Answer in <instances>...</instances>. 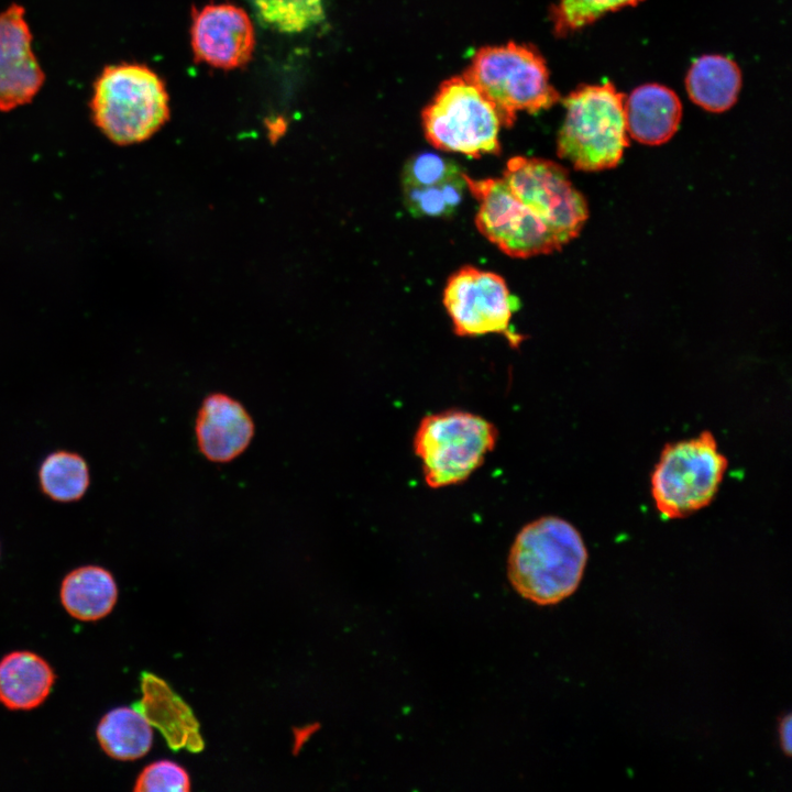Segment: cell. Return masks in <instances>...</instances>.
Returning <instances> with one entry per match:
<instances>
[{
	"mask_svg": "<svg viewBox=\"0 0 792 792\" xmlns=\"http://www.w3.org/2000/svg\"><path fill=\"white\" fill-rule=\"evenodd\" d=\"M587 558L585 542L571 522L543 516L517 534L508 554L507 576L521 597L539 606L556 605L578 590Z\"/></svg>",
	"mask_w": 792,
	"mask_h": 792,
	"instance_id": "cell-1",
	"label": "cell"
},
{
	"mask_svg": "<svg viewBox=\"0 0 792 792\" xmlns=\"http://www.w3.org/2000/svg\"><path fill=\"white\" fill-rule=\"evenodd\" d=\"M95 124L112 142H143L169 118V97L162 78L145 65L107 66L97 78L90 100Z\"/></svg>",
	"mask_w": 792,
	"mask_h": 792,
	"instance_id": "cell-2",
	"label": "cell"
},
{
	"mask_svg": "<svg viewBox=\"0 0 792 792\" xmlns=\"http://www.w3.org/2000/svg\"><path fill=\"white\" fill-rule=\"evenodd\" d=\"M563 103L565 118L558 134V155L585 172L616 166L628 146L624 96L605 82L582 86Z\"/></svg>",
	"mask_w": 792,
	"mask_h": 792,
	"instance_id": "cell-3",
	"label": "cell"
},
{
	"mask_svg": "<svg viewBox=\"0 0 792 792\" xmlns=\"http://www.w3.org/2000/svg\"><path fill=\"white\" fill-rule=\"evenodd\" d=\"M463 76L495 106L506 128L515 123L518 111L536 113L560 99L544 58L529 44L483 46Z\"/></svg>",
	"mask_w": 792,
	"mask_h": 792,
	"instance_id": "cell-4",
	"label": "cell"
},
{
	"mask_svg": "<svg viewBox=\"0 0 792 792\" xmlns=\"http://www.w3.org/2000/svg\"><path fill=\"white\" fill-rule=\"evenodd\" d=\"M497 439V428L486 418L448 409L425 416L413 443L427 485L441 488L468 480L494 450Z\"/></svg>",
	"mask_w": 792,
	"mask_h": 792,
	"instance_id": "cell-5",
	"label": "cell"
},
{
	"mask_svg": "<svg viewBox=\"0 0 792 792\" xmlns=\"http://www.w3.org/2000/svg\"><path fill=\"white\" fill-rule=\"evenodd\" d=\"M421 118L425 136L435 148L473 158L501 153L499 114L463 75L440 85Z\"/></svg>",
	"mask_w": 792,
	"mask_h": 792,
	"instance_id": "cell-6",
	"label": "cell"
},
{
	"mask_svg": "<svg viewBox=\"0 0 792 792\" xmlns=\"http://www.w3.org/2000/svg\"><path fill=\"white\" fill-rule=\"evenodd\" d=\"M712 432L668 443L651 473V495L666 518H683L710 505L727 470Z\"/></svg>",
	"mask_w": 792,
	"mask_h": 792,
	"instance_id": "cell-7",
	"label": "cell"
},
{
	"mask_svg": "<svg viewBox=\"0 0 792 792\" xmlns=\"http://www.w3.org/2000/svg\"><path fill=\"white\" fill-rule=\"evenodd\" d=\"M466 188L477 200V230L510 257L527 258L559 251L563 244L503 178L474 179L464 173Z\"/></svg>",
	"mask_w": 792,
	"mask_h": 792,
	"instance_id": "cell-8",
	"label": "cell"
},
{
	"mask_svg": "<svg viewBox=\"0 0 792 792\" xmlns=\"http://www.w3.org/2000/svg\"><path fill=\"white\" fill-rule=\"evenodd\" d=\"M503 179L564 245L579 235L588 209L583 195L558 163L514 156L506 163Z\"/></svg>",
	"mask_w": 792,
	"mask_h": 792,
	"instance_id": "cell-9",
	"label": "cell"
},
{
	"mask_svg": "<svg viewBox=\"0 0 792 792\" xmlns=\"http://www.w3.org/2000/svg\"><path fill=\"white\" fill-rule=\"evenodd\" d=\"M443 305L457 336L496 333L504 336L512 348H518L525 339L510 324L519 300L496 273L470 265L461 267L446 284Z\"/></svg>",
	"mask_w": 792,
	"mask_h": 792,
	"instance_id": "cell-10",
	"label": "cell"
},
{
	"mask_svg": "<svg viewBox=\"0 0 792 792\" xmlns=\"http://www.w3.org/2000/svg\"><path fill=\"white\" fill-rule=\"evenodd\" d=\"M190 44L196 62L220 69L245 66L255 47L253 23L231 3H210L191 10Z\"/></svg>",
	"mask_w": 792,
	"mask_h": 792,
	"instance_id": "cell-11",
	"label": "cell"
},
{
	"mask_svg": "<svg viewBox=\"0 0 792 792\" xmlns=\"http://www.w3.org/2000/svg\"><path fill=\"white\" fill-rule=\"evenodd\" d=\"M44 79L24 8L13 3L0 13V110L29 103Z\"/></svg>",
	"mask_w": 792,
	"mask_h": 792,
	"instance_id": "cell-12",
	"label": "cell"
},
{
	"mask_svg": "<svg viewBox=\"0 0 792 792\" xmlns=\"http://www.w3.org/2000/svg\"><path fill=\"white\" fill-rule=\"evenodd\" d=\"M402 188L411 216L446 218L460 206L466 185L464 172L454 161L425 152L406 162Z\"/></svg>",
	"mask_w": 792,
	"mask_h": 792,
	"instance_id": "cell-13",
	"label": "cell"
},
{
	"mask_svg": "<svg viewBox=\"0 0 792 792\" xmlns=\"http://www.w3.org/2000/svg\"><path fill=\"white\" fill-rule=\"evenodd\" d=\"M195 439L209 462L226 464L242 455L255 435V425L244 405L222 392L208 394L195 418Z\"/></svg>",
	"mask_w": 792,
	"mask_h": 792,
	"instance_id": "cell-14",
	"label": "cell"
},
{
	"mask_svg": "<svg viewBox=\"0 0 792 792\" xmlns=\"http://www.w3.org/2000/svg\"><path fill=\"white\" fill-rule=\"evenodd\" d=\"M142 698L132 704L152 726L157 728L174 751L200 752L205 743L199 723L189 705L160 676L141 673Z\"/></svg>",
	"mask_w": 792,
	"mask_h": 792,
	"instance_id": "cell-15",
	"label": "cell"
},
{
	"mask_svg": "<svg viewBox=\"0 0 792 792\" xmlns=\"http://www.w3.org/2000/svg\"><path fill=\"white\" fill-rule=\"evenodd\" d=\"M627 132L638 142L662 144L676 132L682 116L678 96L669 88L648 84L636 88L624 103Z\"/></svg>",
	"mask_w": 792,
	"mask_h": 792,
	"instance_id": "cell-16",
	"label": "cell"
},
{
	"mask_svg": "<svg viewBox=\"0 0 792 792\" xmlns=\"http://www.w3.org/2000/svg\"><path fill=\"white\" fill-rule=\"evenodd\" d=\"M55 682L51 666L31 651H13L0 660V703L28 711L41 705Z\"/></svg>",
	"mask_w": 792,
	"mask_h": 792,
	"instance_id": "cell-17",
	"label": "cell"
},
{
	"mask_svg": "<svg viewBox=\"0 0 792 792\" xmlns=\"http://www.w3.org/2000/svg\"><path fill=\"white\" fill-rule=\"evenodd\" d=\"M118 586L112 574L98 565L70 571L61 585V601L67 613L84 622L106 617L114 607Z\"/></svg>",
	"mask_w": 792,
	"mask_h": 792,
	"instance_id": "cell-18",
	"label": "cell"
},
{
	"mask_svg": "<svg viewBox=\"0 0 792 792\" xmlns=\"http://www.w3.org/2000/svg\"><path fill=\"white\" fill-rule=\"evenodd\" d=\"M741 85L738 66L721 55H705L697 58L686 76L690 98L702 108L721 112L737 100Z\"/></svg>",
	"mask_w": 792,
	"mask_h": 792,
	"instance_id": "cell-19",
	"label": "cell"
},
{
	"mask_svg": "<svg viewBox=\"0 0 792 792\" xmlns=\"http://www.w3.org/2000/svg\"><path fill=\"white\" fill-rule=\"evenodd\" d=\"M96 734L102 750L118 760L139 759L153 744L152 726L133 707L108 712L99 722Z\"/></svg>",
	"mask_w": 792,
	"mask_h": 792,
	"instance_id": "cell-20",
	"label": "cell"
},
{
	"mask_svg": "<svg viewBox=\"0 0 792 792\" xmlns=\"http://www.w3.org/2000/svg\"><path fill=\"white\" fill-rule=\"evenodd\" d=\"M42 493L58 503L82 498L90 485L87 461L77 452L56 450L42 461L38 469Z\"/></svg>",
	"mask_w": 792,
	"mask_h": 792,
	"instance_id": "cell-21",
	"label": "cell"
},
{
	"mask_svg": "<svg viewBox=\"0 0 792 792\" xmlns=\"http://www.w3.org/2000/svg\"><path fill=\"white\" fill-rule=\"evenodd\" d=\"M260 19L283 32H298L323 18L322 0H254Z\"/></svg>",
	"mask_w": 792,
	"mask_h": 792,
	"instance_id": "cell-22",
	"label": "cell"
},
{
	"mask_svg": "<svg viewBox=\"0 0 792 792\" xmlns=\"http://www.w3.org/2000/svg\"><path fill=\"white\" fill-rule=\"evenodd\" d=\"M642 0H558L552 7L550 19L557 35H566L576 31L607 12Z\"/></svg>",
	"mask_w": 792,
	"mask_h": 792,
	"instance_id": "cell-23",
	"label": "cell"
},
{
	"mask_svg": "<svg viewBox=\"0 0 792 792\" xmlns=\"http://www.w3.org/2000/svg\"><path fill=\"white\" fill-rule=\"evenodd\" d=\"M190 790L188 772L178 763L160 760L146 766L139 774L135 792H187Z\"/></svg>",
	"mask_w": 792,
	"mask_h": 792,
	"instance_id": "cell-24",
	"label": "cell"
},
{
	"mask_svg": "<svg viewBox=\"0 0 792 792\" xmlns=\"http://www.w3.org/2000/svg\"><path fill=\"white\" fill-rule=\"evenodd\" d=\"M778 735L780 748L785 756L790 757L792 752V717L790 713L781 717Z\"/></svg>",
	"mask_w": 792,
	"mask_h": 792,
	"instance_id": "cell-25",
	"label": "cell"
}]
</instances>
